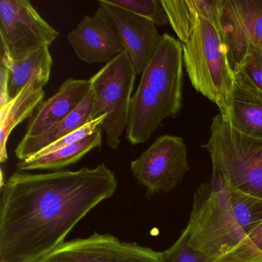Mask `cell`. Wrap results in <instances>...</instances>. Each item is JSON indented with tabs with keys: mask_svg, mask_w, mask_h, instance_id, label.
Listing matches in <instances>:
<instances>
[{
	"mask_svg": "<svg viewBox=\"0 0 262 262\" xmlns=\"http://www.w3.org/2000/svg\"><path fill=\"white\" fill-rule=\"evenodd\" d=\"M117 186L105 164L42 174L16 171L1 187L0 261L35 262L47 255Z\"/></svg>",
	"mask_w": 262,
	"mask_h": 262,
	"instance_id": "1",
	"label": "cell"
},
{
	"mask_svg": "<svg viewBox=\"0 0 262 262\" xmlns=\"http://www.w3.org/2000/svg\"><path fill=\"white\" fill-rule=\"evenodd\" d=\"M262 222V199L242 192L213 174L193 198L187 225L190 246L217 262Z\"/></svg>",
	"mask_w": 262,
	"mask_h": 262,
	"instance_id": "2",
	"label": "cell"
},
{
	"mask_svg": "<svg viewBox=\"0 0 262 262\" xmlns=\"http://www.w3.org/2000/svg\"><path fill=\"white\" fill-rule=\"evenodd\" d=\"M183 48L165 33L141 76L130 102L126 138L132 145L149 140L165 119L174 117L182 106Z\"/></svg>",
	"mask_w": 262,
	"mask_h": 262,
	"instance_id": "3",
	"label": "cell"
},
{
	"mask_svg": "<svg viewBox=\"0 0 262 262\" xmlns=\"http://www.w3.org/2000/svg\"><path fill=\"white\" fill-rule=\"evenodd\" d=\"M202 147L209 153L213 174L262 199V139L237 131L219 113L213 118L209 140Z\"/></svg>",
	"mask_w": 262,
	"mask_h": 262,
	"instance_id": "4",
	"label": "cell"
},
{
	"mask_svg": "<svg viewBox=\"0 0 262 262\" xmlns=\"http://www.w3.org/2000/svg\"><path fill=\"white\" fill-rule=\"evenodd\" d=\"M182 48L191 85L216 104L224 117H228L235 80L220 32L199 16L192 35Z\"/></svg>",
	"mask_w": 262,
	"mask_h": 262,
	"instance_id": "5",
	"label": "cell"
},
{
	"mask_svg": "<svg viewBox=\"0 0 262 262\" xmlns=\"http://www.w3.org/2000/svg\"><path fill=\"white\" fill-rule=\"evenodd\" d=\"M136 76L129 55L124 50L90 79L93 94L90 120L106 115L101 128L111 149L119 147L126 130Z\"/></svg>",
	"mask_w": 262,
	"mask_h": 262,
	"instance_id": "6",
	"label": "cell"
},
{
	"mask_svg": "<svg viewBox=\"0 0 262 262\" xmlns=\"http://www.w3.org/2000/svg\"><path fill=\"white\" fill-rule=\"evenodd\" d=\"M27 0L0 1V63L21 60L59 37Z\"/></svg>",
	"mask_w": 262,
	"mask_h": 262,
	"instance_id": "7",
	"label": "cell"
},
{
	"mask_svg": "<svg viewBox=\"0 0 262 262\" xmlns=\"http://www.w3.org/2000/svg\"><path fill=\"white\" fill-rule=\"evenodd\" d=\"M132 174L146 190L148 198L176 188L189 171L183 139L164 135L130 163Z\"/></svg>",
	"mask_w": 262,
	"mask_h": 262,
	"instance_id": "8",
	"label": "cell"
},
{
	"mask_svg": "<svg viewBox=\"0 0 262 262\" xmlns=\"http://www.w3.org/2000/svg\"><path fill=\"white\" fill-rule=\"evenodd\" d=\"M35 262H162V253L110 234L65 242Z\"/></svg>",
	"mask_w": 262,
	"mask_h": 262,
	"instance_id": "9",
	"label": "cell"
},
{
	"mask_svg": "<svg viewBox=\"0 0 262 262\" xmlns=\"http://www.w3.org/2000/svg\"><path fill=\"white\" fill-rule=\"evenodd\" d=\"M77 57L89 64L110 62L125 50L117 28L101 4L93 16H85L67 35Z\"/></svg>",
	"mask_w": 262,
	"mask_h": 262,
	"instance_id": "10",
	"label": "cell"
},
{
	"mask_svg": "<svg viewBox=\"0 0 262 262\" xmlns=\"http://www.w3.org/2000/svg\"><path fill=\"white\" fill-rule=\"evenodd\" d=\"M101 4L114 22L125 51L129 55L136 74H142L162 39L154 23L116 6L107 0Z\"/></svg>",
	"mask_w": 262,
	"mask_h": 262,
	"instance_id": "11",
	"label": "cell"
},
{
	"mask_svg": "<svg viewBox=\"0 0 262 262\" xmlns=\"http://www.w3.org/2000/svg\"><path fill=\"white\" fill-rule=\"evenodd\" d=\"M91 90L90 79L69 78L56 94L42 102L34 117L29 122L24 138L39 136L73 113Z\"/></svg>",
	"mask_w": 262,
	"mask_h": 262,
	"instance_id": "12",
	"label": "cell"
},
{
	"mask_svg": "<svg viewBox=\"0 0 262 262\" xmlns=\"http://www.w3.org/2000/svg\"><path fill=\"white\" fill-rule=\"evenodd\" d=\"M234 80L232 101L225 119L240 133L262 139V92L242 71L234 75Z\"/></svg>",
	"mask_w": 262,
	"mask_h": 262,
	"instance_id": "13",
	"label": "cell"
},
{
	"mask_svg": "<svg viewBox=\"0 0 262 262\" xmlns=\"http://www.w3.org/2000/svg\"><path fill=\"white\" fill-rule=\"evenodd\" d=\"M44 86L42 82L33 81L9 103L0 108V160L2 163L8 159L7 145L10 134L42 104L45 97Z\"/></svg>",
	"mask_w": 262,
	"mask_h": 262,
	"instance_id": "14",
	"label": "cell"
},
{
	"mask_svg": "<svg viewBox=\"0 0 262 262\" xmlns=\"http://www.w3.org/2000/svg\"><path fill=\"white\" fill-rule=\"evenodd\" d=\"M92 102L93 94L90 90L86 97L79 104V106L63 120L50 127L39 136L23 138L15 150L16 158L19 161L30 159L36 156L43 148H47L49 145L91 121L90 113Z\"/></svg>",
	"mask_w": 262,
	"mask_h": 262,
	"instance_id": "15",
	"label": "cell"
},
{
	"mask_svg": "<svg viewBox=\"0 0 262 262\" xmlns=\"http://www.w3.org/2000/svg\"><path fill=\"white\" fill-rule=\"evenodd\" d=\"M219 32L226 50L228 63L233 74L235 75L243 68L252 44L230 0H222Z\"/></svg>",
	"mask_w": 262,
	"mask_h": 262,
	"instance_id": "16",
	"label": "cell"
},
{
	"mask_svg": "<svg viewBox=\"0 0 262 262\" xmlns=\"http://www.w3.org/2000/svg\"><path fill=\"white\" fill-rule=\"evenodd\" d=\"M102 142V128L99 127L93 134L80 142L64 147L49 154L34 156L17 164L18 169L59 170L76 163L95 148H100Z\"/></svg>",
	"mask_w": 262,
	"mask_h": 262,
	"instance_id": "17",
	"label": "cell"
},
{
	"mask_svg": "<svg viewBox=\"0 0 262 262\" xmlns=\"http://www.w3.org/2000/svg\"><path fill=\"white\" fill-rule=\"evenodd\" d=\"M5 66L10 70L9 93L13 99L33 81L38 80L47 85L51 75L53 58L50 47H44L29 53L21 60Z\"/></svg>",
	"mask_w": 262,
	"mask_h": 262,
	"instance_id": "18",
	"label": "cell"
},
{
	"mask_svg": "<svg viewBox=\"0 0 262 262\" xmlns=\"http://www.w3.org/2000/svg\"><path fill=\"white\" fill-rule=\"evenodd\" d=\"M160 4L179 39L183 44L188 42L199 18L189 0H160Z\"/></svg>",
	"mask_w": 262,
	"mask_h": 262,
	"instance_id": "19",
	"label": "cell"
},
{
	"mask_svg": "<svg viewBox=\"0 0 262 262\" xmlns=\"http://www.w3.org/2000/svg\"><path fill=\"white\" fill-rule=\"evenodd\" d=\"M254 47L262 50V0H230Z\"/></svg>",
	"mask_w": 262,
	"mask_h": 262,
	"instance_id": "20",
	"label": "cell"
},
{
	"mask_svg": "<svg viewBox=\"0 0 262 262\" xmlns=\"http://www.w3.org/2000/svg\"><path fill=\"white\" fill-rule=\"evenodd\" d=\"M262 259V222L217 262H257Z\"/></svg>",
	"mask_w": 262,
	"mask_h": 262,
	"instance_id": "21",
	"label": "cell"
},
{
	"mask_svg": "<svg viewBox=\"0 0 262 262\" xmlns=\"http://www.w3.org/2000/svg\"><path fill=\"white\" fill-rule=\"evenodd\" d=\"M112 5L149 19L158 26H166V14L158 0H107Z\"/></svg>",
	"mask_w": 262,
	"mask_h": 262,
	"instance_id": "22",
	"label": "cell"
},
{
	"mask_svg": "<svg viewBox=\"0 0 262 262\" xmlns=\"http://www.w3.org/2000/svg\"><path fill=\"white\" fill-rule=\"evenodd\" d=\"M161 253L162 262H208L203 254L190 246L185 228L177 241Z\"/></svg>",
	"mask_w": 262,
	"mask_h": 262,
	"instance_id": "23",
	"label": "cell"
},
{
	"mask_svg": "<svg viewBox=\"0 0 262 262\" xmlns=\"http://www.w3.org/2000/svg\"><path fill=\"white\" fill-rule=\"evenodd\" d=\"M189 2L198 16L206 19L220 30L222 0H189Z\"/></svg>",
	"mask_w": 262,
	"mask_h": 262,
	"instance_id": "24",
	"label": "cell"
},
{
	"mask_svg": "<svg viewBox=\"0 0 262 262\" xmlns=\"http://www.w3.org/2000/svg\"><path fill=\"white\" fill-rule=\"evenodd\" d=\"M248 80L262 92V50L252 46L251 53L240 70Z\"/></svg>",
	"mask_w": 262,
	"mask_h": 262,
	"instance_id": "25",
	"label": "cell"
},
{
	"mask_svg": "<svg viewBox=\"0 0 262 262\" xmlns=\"http://www.w3.org/2000/svg\"><path fill=\"white\" fill-rule=\"evenodd\" d=\"M10 82V70L4 64L0 63V108L10 102L9 93Z\"/></svg>",
	"mask_w": 262,
	"mask_h": 262,
	"instance_id": "26",
	"label": "cell"
},
{
	"mask_svg": "<svg viewBox=\"0 0 262 262\" xmlns=\"http://www.w3.org/2000/svg\"><path fill=\"white\" fill-rule=\"evenodd\" d=\"M257 262H262V259H261V260H258V261H257Z\"/></svg>",
	"mask_w": 262,
	"mask_h": 262,
	"instance_id": "27",
	"label": "cell"
}]
</instances>
